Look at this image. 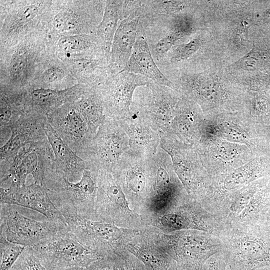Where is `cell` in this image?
I'll return each instance as SVG.
<instances>
[{
	"mask_svg": "<svg viewBox=\"0 0 270 270\" xmlns=\"http://www.w3.org/2000/svg\"><path fill=\"white\" fill-rule=\"evenodd\" d=\"M156 225L166 232L198 230L219 238L226 229L216 215L208 212L198 200L186 194L158 218Z\"/></svg>",
	"mask_w": 270,
	"mask_h": 270,
	"instance_id": "obj_6",
	"label": "cell"
},
{
	"mask_svg": "<svg viewBox=\"0 0 270 270\" xmlns=\"http://www.w3.org/2000/svg\"><path fill=\"white\" fill-rule=\"evenodd\" d=\"M152 158L144 157L130 149L112 174L127 199L132 202L146 201L148 204L153 196L154 173Z\"/></svg>",
	"mask_w": 270,
	"mask_h": 270,
	"instance_id": "obj_10",
	"label": "cell"
},
{
	"mask_svg": "<svg viewBox=\"0 0 270 270\" xmlns=\"http://www.w3.org/2000/svg\"><path fill=\"white\" fill-rule=\"evenodd\" d=\"M64 75L62 70L56 68L52 67L48 69L45 74V80L48 82H56L62 79Z\"/></svg>",
	"mask_w": 270,
	"mask_h": 270,
	"instance_id": "obj_39",
	"label": "cell"
},
{
	"mask_svg": "<svg viewBox=\"0 0 270 270\" xmlns=\"http://www.w3.org/2000/svg\"><path fill=\"white\" fill-rule=\"evenodd\" d=\"M44 129L54 155V168L70 182L80 180L87 167L86 162L70 148L47 120Z\"/></svg>",
	"mask_w": 270,
	"mask_h": 270,
	"instance_id": "obj_22",
	"label": "cell"
},
{
	"mask_svg": "<svg viewBox=\"0 0 270 270\" xmlns=\"http://www.w3.org/2000/svg\"><path fill=\"white\" fill-rule=\"evenodd\" d=\"M46 120L32 113L21 116L11 126L9 139L0 147V162H10L24 146L47 138L44 129Z\"/></svg>",
	"mask_w": 270,
	"mask_h": 270,
	"instance_id": "obj_19",
	"label": "cell"
},
{
	"mask_svg": "<svg viewBox=\"0 0 270 270\" xmlns=\"http://www.w3.org/2000/svg\"><path fill=\"white\" fill-rule=\"evenodd\" d=\"M54 160L48 138L28 144L22 148L8 164H0V187L6 184L18 186L26 185L27 176L43 186L46 171Z\"/></svg>",
	"mask_w": 270,
	"mask_h": 270,
	"instance_id": "obj_7",
	"label": "cell"
},
{
	"mask_svg": "<svg viewBox=\"0 0 270 270\" xmlns=\"http://www.w3.org/2000/svg\"><path fill=\"white\" fill-rule=\"evenodd\" d=\"M150 82L144 76L127 72L114 74L100 88L105 116L118 120L130 117L136 89L146 86Z\"/></svg>",
	"mask_w": 270,
	"mask_h": 270,
	"instance_id": "obj_14",
	"label": "cell"
},
{
	"mask_svg": "<svg viewBox=\"0 0 270 270\" xmlns=\"http://www.w3.org/2000/svg\"><path fill=\"white\" fill-rule=\"evenodd\" d=\"M228 263L224 252L216 254L206 262L204 270H226Z\"/></svg>",
	"mask_w": 270,
	"mask_h": 270,
	"instance_id": "obj_36",
	"label": "cell"
},
{
	"mask_svg": "<svg viewBox=\"0 0 270 270\" xmlns=\"http://www.w3.org/2000/svg\"><path fill=\"white\" fill-rule=\"evenodd\" d=\"M267 223L268 224H270V212H269V215H268Z\"/></svg>",
	"mask_w": 270,
	"mask_h": 270,
	"instance_id": "obj_45",
	"label": "cell"
},
{
	"mask_svg": "<svg viewBox=\"0 0 270 270\" xmlns=\"http://www.w3.org/2000/svg\"><path fill=\"white\" fill-rule=\"evenodd\" d=\"M197 114L196 108L190 100H180L169 132L184 140L192 141L196 136Z\"/></svg>",
	"mask_w": 270,
	"mask_h": 270,
	"instance_id": "obj_25",
	"label": "cell"
},
{
	"mask_svg": "<svg viewBox=\"0 0 270 270\" xmlns=\"http://www.w3.org/2000/svg\"><path fill=\"white\" fill-rule=\"evenodd\" d=\"M10 270H47L34 253L32 246H26Z\"/></svg>",
	"mask_w": 270,
	"mask_h": 270,
	"instance_id": "obj_30",
	"label": "cell"
},
{
	"mask_svg": "<svg viewBox=\"0 0 270 270\" xmlns=\"http://www.w3.org/2000/svg\"><path fill=\"white\" fill-rule=\"evenodd\" d=\"M76 20L72 15L67 12L57 14L54 20V26L58 30H70L74 28Z\"/></svg>",
	"mask_w": 270,
	"mask_h": 270,
	"instance_id": "obj_35",
	"label": "cell"
},
{
	"mask_svg": "<svg viewBox=\"0 0 270 270\" xmlns=\"http://www.w3.org/2000/svg\"><path fill=\"white\" fill-rule=\"evenodd\" d=\"M98 174V170L87 163L80 180L72 182L50 166L46 171L43 186L60 212H66L86 218H96Z\"/></svg>",
	"mask_w": 270,
	"mask_h": 270,
	"instance_id": "obj_3",
	"label": "cell"
},
{
	"mask_svg": "<svg viewBox=\"0 0 270 270\" xmlns=\"http://www.w3.org/2000/svg\"><path fill=\"white\" fill-rule=\"evenodd\" d=\"M26 62V52L22 50L16 51L12 56L10 64V74L14 78L18 77L24 70Z\"/></svg>",
	"mask_w": 270,
	"mask_h": 270,
	"instance_id": "obj_34",
	"label": "cell"
},
{
	"mask_svg": "<svg viewBox=\"0 0 270 270\" xmlns=\"http://www.w3.org/2000/svg\"><path fill=\"white\" fill-rule=\"evenodd\" d=\"M60 44L66 50L74 51L87 48L94 44L92 37L88 36H69L62 38Z\"/></svg>",
	"mask_w": 270,
	"mask_h": 270,
	"instance_id": "obj_33",
	"label": "cell"
},
{
	"mask_svg": "<svg viewBox=\"0 0 270 270\" xmlns=\"http://www.w3.org/2000/svg\"><path fill=\"white\" fill-rule=\"evenodd\" d=\"M118 122L128 136L132 151L147 158L154 156L160 147L158 132L132 112L130 117Z\"/></svg>",
	"mask_w": 270,
	"mask_h": 270,
	"instance_id": "obj_23",
	"label": "cell"
},
{
	"mask_svg": "<svg viewBox=\"0 0 270 270\" xmlns=\"http://www.w3.org/2000/svg\"><path fill=\"white\" fill-rule=\"evenodd\" d=\"M202 42L200 36H197L188 42L176 45L170 50V61L176 63L188 59L199 50Z\"/></svg>",
	"mask_w": 270,
	"mask_h": 270,
	"instance_id": "obj_29",
	"label": "cell"
},
{
	"mask_svg": "<svg viewBox=\"0 0 270 270\" xmlns=\"http://www.w3.org/2000/svg\"><path fill=\"white\" fill-rule=\"evenodd\" d=\"M26 247L0 237V270H10Z\"/></svg>",
	"mask_w": 270,
	"mask_h": 270,
	"instance_id": "obj_28",
	"label": "cell"
},
{
	"mask_svg": "<svg viewBox=\"0 0 270 270\" xmlns=\"http://www.w3.org/2000/svg\"><path fill=\"white\" fill-rule=\"evenodd\" d=\"M231 44L237 50L248 48V22L244 20L236 28L230 36Z\"/></svg>",
	"mask_w": 270,
	"mask_h": 270,
	"instance_id": "obj_32",
	"label": "cell"
},
{
	"mask_svg": "<svg viewBox=\"0 0 270 270\" xmlns=\"http://www.w3.org/2000/svg\"><path fill=\"white\" fill-rule=\"evenodd\" d=\"M84 270H125L122 254H112L91 263Z\"/></svg>",
	"mask_w": 270,
	"mask_h": 270,
	"instance_id": "obj_31",
	"label": "cell"
},
{
	"mask_svg": "<svg viewBox=\"0 0 270 270\" xmlns=\"http://www.w3.org/2000/svg\"><path fill=\"white\" fill-rule=\"evenodd\" d=\"M126 249L139 260L148 270H168L175 262L168 248H156L142 242H128Z\"/></svg>",
	"mask_w": 270,
	"mask_h": 270,
	"instance_id": "obj_24",
	"label": "cell"
},
{
	"mask_svg": "<svg viewBox=\"0 0 270 270\" xmlns=\"http://www.w3.org/2000/svg\"><path fill=\"white\" fill-rule=\"evenodd\" d=\"M160 135V146L170 157L174 172L188 195L199 202L206 193V182L197 168L192 150L172 133Z\"/></svg>",
	"mask_w": 270,
	"mask_h": 270,
	"instance_id": "obj_12",
	"label": "cell"
},
{
	"mask_svg": "<svg viewBox=\"0 0 270 270\" xmlns=\"http://www.w3.org/2000/svg\"><path fill=\"white\" fill-rule=\"evenodd\" d=\"M38 10V8L34 5L26 6L19 10L16 16V20L19 24H25L36 16Z\"/></svg>",
	"mask_w": 270,
	"mask_h": 270,
	"instance_id": "obj_37",
	"label": "cell"
},
{
	"mask_svg": "<svg viewBox=\"0 0 270 270\" xmlns=\"http://www.w3.org/2000/svg\"><path fill=\"white\" fill-rule=\"evenodd\" d=\"M168 32L176 44L196 34L198 30L196 20L190 14L180 12L167 18Z\"/></svg>",
	"mask_w": 270,
	"mask_h": 270,
	"instance_id": "obj_27",
	"label": "cell"
},
{
	"mask_svg": "<svg viewBox=\"0 0 270 270\" xmlns=\"http://www.w3.org/2000/svg\"><path fill=\"white\" fill-rule=\"evenodd\" d=\"M222 78L216 72L184 73L179 78L178 88L196 101L216 103L224 96Z\"/></svg>",
	"mask_w": 270,
	"mask_h": 270,
	"instance_id": "obj_21",
	"label": "cell"
},
{
	"mask_svg": "<svg viewBox=\"0 0 270 270\" xmlns=\"http://www.w3.org/2000/svg\"><path fill=\"white\" fill-rule=\"evenodd\" d=\"M124 0H107L102 20L98 29V35L104 48L108 50L112 46L119 21L122 18Z\"/></svg>",
	"mask_w": 270,
	"mask_h": 270,
	"instance_id": "obj_26",
	"label": "cell"
},
{
	"mask_svg": "<svg viewBox=\"0 0 270 270\" xmlns=\"http://www.w3.org/2000/svg\"><path fill=\"white\" fill-rule=\"evenodd\" d=\"M141 0H124L122 18L112 44L111 60L118 72L125 67L138 34Z\"/></svg>",
	"mask_w": 270,
	"mask_h": 270,
	"instance_id": "obj_15",
	"label": "cell"
},
{
	"mask_svg": "<svg viewBox=\"0 0 270 270\" xmlns=\"http://www.w3.org/2000/svg\"><path fill=\"white\" fill-rule=\"evenodd\" d=\"M152 162L154 188L148 204L155 212H164L184 194L176 178L170 157L160 147L152 158Z\"/></svg>",
	"mask_w": 270,
	"mask_h": 270,
	"instance_id": "obj_16",
	"label": "cell"
},
{
	"mask_svg": "<svg viewBox=\"0 0 270 270\" xmlns=\"http://www.w3.org/2000/svg\"><path fill=\"white\" fill-rule=\"evenodd\" d=\"M94 210L97 218L115 224L122 211L131 212L124 192L111 173L98 171Z\"/></svg>",
	"mask_w": 270,
	"mask_h": 270,
	"instance_id": "obj_17",
	"label": "cell"
},
{
	"mask_svg": "<svg viewBox=\"0 0 270 270\" xmlns=\"http://www.w3.org/2000/svg\"><path fill=\"white\" fill-rule=\"evenodd\" d=\"M32 247L47 270L74 266L85 268L102 258L82 244L70 229Z\"/></svg>",
	"mask_w": 270,
	"mask_h": 270,
	"instance_id": "obj_8",
	"label": "cell"
},
{
	"mask_svg": "<svg viewBox=\"0 0 270 270\" xmlns=\"http://www.w3.org/2000/svg\"><path fill=\"white\" fill-rule=\"evenodd\" d=\"M129 150L128 136L118 120L105 116L90 144L79 156L98 171L112 174Z\"/></svg>",
	"mask_w": 270,
	"mask_h": 270,
	"instance_id": "obj_5",
	"label": "cell"
},
{
	"mask_svg": "<svg viewBox=\"0 0 270 270\" xmlns=\"http://www.w3.org/2000/svg\"><path fill=\"white\" fill-rule=\"evenodd\" d=\"M48 270H84V268L80 266H68L51 268Z\"/></svg>",
	"mask_w": 270,
	"mask_h": 270,
	"instance_id": "obj_42",
	"label": "cell"
},
{
	"mask_svg": "<svg viewBox=\"0 0 270 270\" xmlns=\"http://www.w3.org/2000/svg\"><path fill=\"white\" fill-rule=\"evenodd\" d=\"M0 202L30 208L50 219L66 220L51 200L46 188L35 182L21 186L10 184L0 187Z\"/></svg>",
	"mask_w": 270,
	"mask_h": 270,
	"instance_id": "obj_18",
	"label": "cell"
},
{
	"mask_svg": "<svg viewBox=\"0 0 270 270\" xmlns=\"http://www.w3.org/2000/svg\"><path fill=\"white\" fill-rule=\"evenodd\" d=\"M146 34L145 28L140 26L138 34L130 56L125 67L121 71L142 76L154 83L178 91V88L177 85L168 80L156 64L150 52Z\"/></svg>",
	"mask_w": 270,
	"mask_h": 270,
	"instance_id": "obj_20",
	"label": "cell"
},
{
	"mask_svg": "<svg viewBox=\"0 0 270 270\" xmlns=\"http://www.w3.org/2000/svg\"><path fill=\"white\" fill-rule=\"evenodd\" d=\"M61 214L77 238L102 258L122 253L120 248L126 232L122 228L96 218H86L66 212Z\"/></svg>",
	"mask_w": 270,
	"mask_h": 270,
	"instance_id": "obj_9",
	"label": "cell"
},
{
	"mask_svg": "<svg viewBox=\"0 0 270 270\" xmlns=\"http://www.w3.org/2000/svg\"><path fill=\"white\" fill-rule=\"evenodd\" d=\"M266 16L267 17V18H270V9L268 10L266 13Z\"/></svg>",
	"mask_w": 270,
	"mask_h": 270,
	"instance_id": "obj_44",
	"label": "cell"
},
{
	"mask_svg": "<svg viewBox=\"0 0 270 270\" xmlns=\"http://www.w3.org/2000/svg\"><path fill=\"white\" fill-rule=\"evenodd\" d=\"M147 92L139 103H135L132 112L136 114L160 133L170 132L176 105L180 100L176 90L150 82Z\"/></svg>",
	"mask_w": 270,
	"mask_h": 270,
	"instance_id": "obj_11",
	"label": "cell"
},
{
	"mask_svg": "<svg viewBox=\"0 0 270 270\" xmlns=\"http://www.w3.org/2000/svg\"><path fill=\"white\" fill-rule=\"evenodd\" d=\"M69 229L66 220L20 206L0 204V237L10 242L33 246Z\"/></svg>",
	"mask_w": 270,
	"mask_h": 270,
	"instance_id": "obj_1",
	"label": "cell"
},
{
	"mask_svg": "<svg viewBox=\"0 0 270 270\" xmlns=\"http://www.w3.org/2000/svg\"><path fill=\"white\" fill-rule=\"evenodd\" d=\"M220 238L230 270H270V224L228 228Z\"/></svg>",
	"mask_w": 270,
	"mask_h": 270,
	"instance_id": "obj_2",
	"label": "cell"
},
{
	"mask_svg": "<svg viewBox=\"0 0 270 270\" xmlns=\"http://www.w3.org/2000/svg\"><path fill=\"white\" fill-rule=\"evenodd\" d=\"M125 270H148L145 266L137 258L124 253Z\"/></svg>",
	"mask_w": 270,
	"mask_h": 270,
	"instance_id": "obj_38",
	"label": "cell"
},
{
	"mask_svg": "<svg viewBox=\"0 0 270 270\" xmlns=\"http://www.w3.org/2000/svg\"><path fill=\"white\" fill-rule=\"evenodd\" d=\"M47 122L78 156L87 148L96 133L76 102L56 108L48 115Z\"/></svg>",
	"mask_w": 270,
	"mask_h": 270,
	"instance_id": "obj_13",
	"label": "cell"
},
{
	"mask_svg": "<svg viewBox=\"0 0 270 270\" xmlns=\"http://www.w3.org/2000/svg\"><path fill=\"white\" fill-rule=\"evenodd\" d=\"M165 238L178 270H204L210 257L225 250L220 238L201 230L177 231Z\"/></svg>",
	"mask_w": 270,
	"mask_h": 270,
	"instance_id": "obj_4",
	"label": "cell"
},
{
	"mask_svg": "<svg viewBox=\"0 0 270 270\" xmlns=\"http://www.w3.org/2000/svg\"><path fill=\"white\" fill-rule=\"evenodd\" d=\"M228 139L233 141H242L243 137L236 130L232 129L228 130L224 134Z\"/></svg>",
	"mask_w": 270,
	"mask_h": 270,
	"instance_id": "obj_41",
	"label": "cell"
},
{
	"mask_svg": "<svg viewBox=\"0 0 270 270\" xmlns=\"http://www.w3.org/2000/svg\"><path fill=\"white\" fill-rule=\"evenodd\" d=\"M168 270H178L176 262L169 268Z\"/></svg>",
	"mask_w": 270,
	"mask_h": 270,
	"instance_id": "obj_43",
	"label": "cell"
},
{
	"mask_svg": "<svg viewBox=\"0 0 270 270\" xmlns=\"http://www.w3.org/2000/svg\"><path fill=\"white\" fill-rule=\"evenodd\" d=\"M219 155L224 159H230L236 154V148L228 144H222L218 147Z\"/></svg>",
	"mask_w": 270,
	"mask_h": 270,
	"instance_id": "obj_40",
	"label": "cell"
}]
</instances>
